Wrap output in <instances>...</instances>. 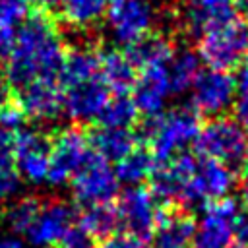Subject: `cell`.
Listing matches in <instances>:
<instances>
[{
  "label": "cell",
  "mask_w": 248,
  "mask_h": 248,
  "mask_svg": "<svg viewBox=\"0 0 248 248\" xmlns=\"http://www.w3.org/2000/svg\"><path fill=\"white\" fill-rule=\"evenodd\" d=\"M58 21L50 10L43 8H31L23 19L2 74L14 91L41 78L58 79L68 46Z\"/></svg>",
  "instance_id": "cell-1"
},
{
  "label": "cell",
  "mask_w": 248,
  "mask_h": 248,
  "mask_svg": "<svg viewBox=\"0 0 248 248\" xmlns=\"http://www.w3.org/2000/svg\"><path fill=\"white\" fill-rule=\"evenodd\" d=\"M136 126V140L145 143L155 161H167L194 141L202 118L194 107H178L169 112L143 116Z\"/></svg>",
  "instance_id": "cell-2"
},
{
  "label": "cell",
  "mask_w": 248,
  "mask_h": 248,
  "mask_svg": "<svg viewBox=\"0 0 248 248\" xmlns=\"http://www.w3.org/2000/svg\"><path fill=\"white\" fill-rule=\"evenodd\" d=\"M248 54V23L236 14L209 23L198 35V58L211 70L234 72Z\"/></svg>",
  "instance_id": "cell-3"
},
{
  "label": "cell",
  "mask_w": 248,
  "mask_h": 248,
  "mask_svg": "<svg viewBox=\"0 0 248 248\" xmlns=\"http://www.w3.org/2000/svg\"><path fill=\"white\" fill-rule=\"evenodd\" d=\"M192 143L196 157L221 161L234 172H240L248 153V134L244 126L227 114L211 116V120L202 124Z\"/></svg>",
  "instance_id": "cell-4"
},
{
  "label": "cell",
  "mask_w": 248,
  "mask_h": 248,
  "mask_svg": "<svg viewBox=\"0 0 248 248\" xmlns=\"http://www.w3.org/2000/svg\"><path fill=\"white\" fill-rule=\"evenodd\" d=\"M70 180L74 200L79 207L112 202V198L118 196V180L114 169L93 149L85 155V159L81 161V165Z\"/></svg>",
  "instance_id": "cell-5"
},
{
  "label": "cell",
  "mask_w": 248,
  "mask_h": 248,
  "mask_svg": "<svg viewBox=\"0 0 248 248\" xmlns=\"http://www.w3.org/2000/svg\"><path fill=\"white\" fill-rule=\"evenodd\" d=\"M89 151L91 147L87 140V130L83 126L76 124L54 132L50 143L46 182H50L52 186L68 182Z\"/></svg>",
  "instance_id": "cell-6"
},
{
  "label": "cell",
  "mask_w": 248,
  "mask_h": 248,
  "mask_svg": "<svg viewBox=\"0 0 248 248\" xmlns=\"http://www.w3.org/2000/svg\"><path fill=\"white\" fill-rule=\"evenodd\" d=\"M205 215L194 231L192 248H229L232 244V223L238 217V203L231 196L203 203Z\"/></svg>",
  "instance_id": "cell-7"
},
{
  "label": "cell",
  "mask_w": 248,
  "mask_h": 248,
  "mask_svg": "<svg viewBox=\"0 0 248 248\" xmlns=\"http://www.w3.org/2000/svg\"><path fill=\"white\" fill-rule=\"evenodd\" d=\"M234 174L236 172L229 165L215 159L200 157L196 172L182 194L180 207L188 209L190 205H200L229 196L231 188L234 186Z\"/></svg>",
  "instance_id": "cell-8"
},
{
  "label": "cell",
  "mask_w": 248,
  "mask_h": 248,
  "mask_svg": "<svg viewBox=\"0 0 248 248\" xmlns=\"http://www.w3.org/2000/svg\"><path fill=\"white\" fill-rule=\"evenodd\" d=\"M236 93V79L231 72L200 70L192 83V107L200 116H219L232 107Z\"/></svg>",
  "instance_id": "cell-9"
},
{
  "label": "cell",
  "mask_w": 248,
  "mask_h": 248,
  "mask_svg": "<svg viewBox=\"0 0 248 248\" xmlns=\"http://www.w3.org/2000/svg\"><path fill=\"white\" fill-rule=\"evenodd\" d=\"M155 10L151 0H110L107 21L116 41L130 45L153 31Z\"/></svg>",
  "instance_id": "cell-10"
},
{
  "label": "cell",
  "mask_w": 248,
  "mask_h": 248,
  "mask_svg": "<svg viewBox=\"0 0 248 248\" xmlns=\"http://www.w3.org/2000/svg\"><path fill=\"white\" fill-rule=\"evenodd\" d=\"M52 134L43 130H19L14 141V165L25 180L39 184L46 180Z\"/></svg>",
  "instance_id": "cell-11"
},
{
  "label": "cell",
  "mask_w": 248,
  "mask_h": 248,
  "mask_svg": "<svg viewBox=\"0 0 248 248\" xmlns=\"http://www.w3.org/2000/svg\"><path fill=\"white\" fill-rule=\"evenodd\" d=\"M116 211L120 217V225L138 238H149L157 221L159 205L149 194L147 188L128 186L118 194Z\"/></svg>",
  "instance_id": "cell-12"
},
{
  "label": "cell",
  "mask_w": 248,
  "mask_h": 248,
  "mask_svg": "<svg viewBox=\"0 0 248 248\" xmlns=\"http://www.w3.org/2000/svg\"><path fill=\"white\" fill-rule=\"evenodd\" d=\"M25 118L54 120L64 112V91L58 79L41 78L14 91Z\"/></svg>",
  "instance_id": "cell-13"
},
{
  "label": "cell",
  "mask_w": 248,
  "mask_h": 248,
  "mask_svg": "<svg viewBox=\"0 0 248 248\" xmlns=\"http://www.w3.org/2000/svg\"><path fill=\"white\" fill-rule=\"evenodd\" d=\"M196 231V217L180 205L159 207L151 232V248H190Z\"/></svg>",
  "instance_id": "cell-14"
},
{
  "label": "cell",
  "mask_w": 248,
  "mask_h": 248,
  "mask_svg": "<svg viewBox=\"0 0 248 248\" xmlns=\"http://www.w3.org/2000/svg\"><path fill=\"white\" fill-rule=\"evenodd\" d=\"M74 219H76V211L70 203L62 200L43 202L35 221L25 231V236L37 248L56 246V242L66 232V229L74 225Z\"/></svg>",
  "instance_id": "cell-15"
},
{
  "label": "cell",
  "mask_w": 248,
  "mask_h": 248,
  "mask_svg": "<svg viewBox=\"0 0 248 248\" xmlns=\"http://www.w3.org/2000/svg\"><path fill=\"white\" fill-rule=\"evenodd\" d=\"M62 91H64V110L78 124L97 120L103 107L110 99V91L101 76L95 79L66 87Z\"/></svg>",
  "instance_id": "cell-16"
},
{
  "label": "cell",
  "mask_w": 248,
  "mask_h": 248,
  "mask_svg": "<svg viewBox=\"0 0 248 248\" xmlns=\"http://www.w3.org/2000/svg\"><path fill=\"white\" fill-rule=\"evenodd\" d=\"M132 93H134L132 101L138 107L140 114H143V116L159 114L165 105L167 95L170 93L167 66L141 68L138 72V79H136Z\"/></svg>",
  "instance_id": "cell-17"
},
{
  "label": "cell",
  "mask_w": 248,
  "mask_h": 248,
  "mask_svg": "<svg viewBox=\"0 0 248 248\" xmlns=\"http://www.w3.org/2000/svg\"><path fill=\"white\" fill-rule=\"evenodd\" d=\"M101 76V46L91 43L68 45L64 64L58 76L62 89L95 79Z\"/></svg>",
  "instance_id": "cell-18"
},
{
  "label": "cell",
  "mask_w": 248,
  "mask_h": 248,
  "mask_svg": "<svg viewBox=\"0 0 248 248\" xmlns=\"http://www.w3.org/2000/svg\"><path fill=\"white\" fill-rule=\"evenodd\" d=\"M124 52L140 72L141 68H149V66H169L176 48H174V41L167 33L149 31L138 41L126 45Z\"/></svg>",
  "instance_id": "cell-19"
},
{
  "label": "cell",
  "mask_w": 248,
  "mask_h": 248,
  "mask_svg": "<svg viewBox=\"0 0 248 248\" xmlns=\"http://www.w3.org/2000/svg\"><path fill=\"white\" fill-rule=\"evenodd\" d=\"M101 78L114 95H128L138 79V70L124 50L101 46Z\"/></svg>",
  "instance_id": "cell-20"
},
{
  "label": "cell",
  "mask_w": 248,
  "mask_h": 248,
  "mask_svg": "<svg viewBox=\"0 0 248 248\" xmlns=\"http://www.w3.org/2000/svg\"><path fill=\"white\" fill-rule=\"evenodd\" d=\"M89 147L101 155L105 161H120L124 155H128L136 145V134L126 128H105L97 126L87 130Z\"/></svg>",
  "instance_id": "cell-21"
},
{
  "label": "cell",
  "mask_w": 248,
  "mask_h": 248,
  "mask_svg": "<svg viewBox=\"0 0 248 248\" xmlns=\"http://www.w3.org/2000/svg\"><path fill=\"white\" fill-rule=\"evenodd\" d=\"M78 225L85 232H89L99 244L118 234V229L122 227L116 205L112 202L83 205L81 211L78 213Z\"/></svg>",
  "instance_id": "cell-22"
},
{
  "label": "cell",
  "mask_w": 248,
  "mask_h": 248,
  "mask_svg": "<svg viewBox=\"0 0 248 248\" xmlns=\"http://www.w3.org/2000/svg\"><path fill=\"white\" fill-rule=\"evenodd\" d=\"M110 0H60L58 19L74 29H87L107 16Z\"/></svg>",
  "instance_id": "cell-23"
},
{
  "label": "cell",
  "mask_w": 248,
  "mask_h": 248,
  "mask_svg": "<svg viewBox=\"0 0 248 248\" xmlns=\"http://www.w3.org/2000/svg\"><path fill=\"white\" fill-rule=\"evenodd\" d=\"M190 8L186 12V17H182V25L192 35H200L209 23H213L219 17L234 14L232 2L234 0H188Z\"/></svg>",
  "instance_id": "cell-24"
},
{
  "label": "cell",
  "mask_w": 248,
  "mask_h": 248,
  "mask_svg": "<svg viewBox=\"0 0 248 248\" xmlns=\"http://www.w3.org/2000/svg\"><path fill=\"white\" fill-rule=\"evenodd\" d=\"M153 165H155L153 153L145 145H136L128 155H124L120 161H116L114 174H116L118 182L136 186V184L147 180Z\"/></svg>",
  "instance_id": "cell-25"
},
{
  "label": "cell",
  "mask_w": 248,
  "mask_h": 248,
  "mask_svg": "<svg viewBox=\"0 0 248 248\" xmlns=\"http://www.w3.org/2000/svg\"><path fill=\"white\" fill-rule=\"evenodd\" d=\"M138 120H140V110L134 105L132 97L128 95H114V99H108L101 114L97 116L99 126H105V128L132 130L136 128Z\"/></svg>",
  "instance_id": "cell-26"
},
{
  "label": "cell",
  "mask_w": 248,
  "mask_h": 248,
  "mask_svg": "<svg viewBox=\"0 0 248 248\" xmlns=\"http://www.w3.org/2000/svg\"><path fill=\"white\" fill-rule=\"evenodd\" d=\"M167 70H169L170 93H182L192 87L196 76L200 74V58L192 50L184 48L180 52H174Z\"/></svg>",
  "instance_id": "cell-27"
},
{
  "label": "cell",
  "mask_w": 248,
  "mask_h": 248,
  "mask_svg": "<svg viewBox=\"0 0 248 248\" xmlns=\"http://www.w3.org/2000/svg\"><path fill=\"white\" fill-rule=\"evenodd\" d=\"M41 203H43V200L37 198V196H25V198H19L17 202L10 203L2 213L6 225L14 232L25 234L29 225L35 221V217H37V213L41 209Z\"/></svg>",
  "instance_id": "cell-28"
},
{
  "label": "cell",
  "mask_w": 248,
  "mask_h": 248,
  "mask_svg": "<svg viewBox=\"0 0 248 248\" xmlns=\"http://www.w3.org/2000/svg\"><path fill=\"white\" fill-rule=\"evenodd\" d=\"M31 8V0H0V27L17 25L29 16Z\"/></svg>",
  "instance_id": "cell-29"
},
{
  "label": "cell",
  "mask_w": 248,
  "mask_h": 248,
  "mask_svg": "<svg viewBox=\"0 0 248 248\" xmlns=\"http://www.w3.org/2000/svg\"><path fill=\"white\" fill-rule=\"evenodd\" d=\"M232 110H234V120L244 128H248V72L244 68L240 70V76L236 79Z\"/></svg>",
  "instance_id": "cell-30"
},
{
  "label": "cell",
  "mask_w": 248,
  "mask_h": 248,
  "mask_svg": "<svg viewBox=\"0 0 248 248\" xmlns=\"http://www.w3.org/2000/svg\"><path fill=\"white\" fill-rule=\"evenodd\" d=\"M56 246L58 248H101V244L89 232H85L79 225H70L66 232L60 236V240L56 242Z\"/></svg>",
  "instance_id": "cell-31"
},
{
  "label": "cell",
  "mask_w": 248,
  "mask_h": 248,
  "mask_svg": "<svg viewBox=\"0 0 248 248\" xmlns=\"http://www.w3.org/2000/svg\"><path fill=\"white\" fill-rule=\"evenodd\" d=\"M19 172L16 165H0V203L10 200L19 190Z\"/></svg>",
  "instance_id": "cell-32"
},
{
  "label": "cell",
  "mask_w": 248,
  "mask_h": 248,
  "mask_svg": "<svg viewBox=\"0 0 248 248\" xmlns=\"http://www.w3.org/2000/svg\"><path fill=\"white\" fill-rule=\"evenodd\" d=\"M25 122V114L19 108L17 101H12L0 110V128H6L10 132H17Z\"/></svg>",
  "instance_id": "cell-33"
},
{
  "label": "cell",
  "mask_w": 248,
  "mask_h": 248,
  "mask_svg": "<svg viewBox=\"0 0 248 248\" xmlns=\"http://www.w3.org/2000/svg\"><path fill=\"white\" fill-rule=\"evenodd\" d=\"M101 248H147V246H145L143 238H138V236L126 232V234H114L112 238L105 240L101 244Z\"/></svg>",
  "instance_id": "cell-34"
},
{
  "label": "cell",
  "mask_w": 248,
  "mask_h": 248,
  "mask_svg": "<svg viewBox=\"0 0 248 248\" xmlns=\"http://www.w3.org/2000/svg\"><path fill=\"white\" fill-rule=\"evenodd\" d=\"M14 141H16V132L0 128V165L14 163Z\"/></svg>",
  "instance_id": "cell-35"
},
{
  "label": "cell",
  "mask_w": 248,
  "mask_h": 248,
  "mask_svg": "<svg viewBox=\"0 0 248 248\" xmlns=\"http://www.w3.org/2000/svg\"><path fill=\"white\" fill-rule=\"evenodd\" d=\"M16 43V31L14 27H0V64L6 62Z\"/></svg>",
  "instance_id": "cell-36"
},
{
  "label": "cell",
  "mask_w": 248,
  "mask_h": 248,
  "mask_svg": "<svg viewBox=\"0 0 248 248\" xmlns=\"http://www.w3.org/2000/svg\"><path fill=\"white\" fill-rule=\"evenodd\" d=\"M232 238L234 242L248 246V213H238L232 223Z\"/></svg>",
  "instance_id": "cell-37"
},
{
  "label": "cell",
  "mask_w": 248,
  "mask_h": 248,
  "mask_svg": "<svg viewBox=\"0 0 248 248\" xmlns=\"http://www.w3.org/2000/svg\"><path fill=\"white\" fill-rule=\"evenodd\" d=\"M12 101H16V93H14L12 85L6 81V78L0 74V110H2L6 105H10Z\"/></svg>",
  "instance_id": "cell-38"
},
{
  "label": "cell",
  "mask_w": 248,
  "mask_h": 248,
  "mask_svg": "<svg viewBox=\"0 0 248 248\" xmlns=\"http://www.w3.org/2000/svg\"><path fill=\"white\" fill-rule=\"evenodd\" d=\"M240 203L248 213V174H242V184H240Z\"/></svg>",
  "instance_id": "cell-39"
},
{
  "label": "cell",
  "mask_w": 248,
  "mask_h": 248,
  "mask_svg": "<svg viewBox=\"0 0 248 248\" xmlns=\"http://www.w3.org/2000/svg\"><path fill=\"white\" fill-rule=\"evenodd\" d=\"M0 248H23V244L14 236H2L0 238Z\"/></svg>",
  "instance_id": "cell-40"
},
{
  "label": "cell",
  "mask_w": 248,
  "mask_h": 248,
  "mask_svg": "<svg viewBox=\"0 0 248 248\" xmlns=\"http://www.w3.org/2000/svg\"><path fill=\"white\" fill-rule=\"evenodd\" d=\"M31 4H33V8H43V10L52 12V8L60 4V0H31Z\"/></svg>",
  "instance_id": "cell-41"
},
{
  "label": "cell",
  "mask_w": 248,
  "mask_h": 248,
  "mask_svg": "<svg viewBox=\"0 0 248 248\" xmlns=\"http://www.w3.org/2000/svg\"><path fill=\"white\" fill-rule=\"evenodd\" d=\"M234 2H236V8H238L240 17L248 23V0H234Z\"/></svg>",
  "instance_id": "cell-42"
},
{
  "label": "cell",
  "mask_w": 248,
  "mask_h": 248,
  "mask_svg": "<svg viewBox=\"0 0 248 248\" xmlns=\"http://www.w3.org/2000/svg\"><path fill=\"white\" fill-rule=\"evenodd\" d=\"M240 174H248V153H246V159H244V165L240 169Z\"/></svg>",
  "instance_id": "cell-43"
},
{
  "label": "cell",
  "mask_w": 248,
  "mask_h": 248,
  "mask_svg": "<svg viewBox=\"0 0 248 248\" xmlns=\"http://www.w3.org/2000/svg\"><path fill=\"white\" fill-rule=\"evenodd\" d=\"M229 248H248V246H242V244H238V242H232Z\"/></svg>",
  "instance_id": "cell-44"
},
{
  "label": "cell",
  "mask_w": 248,
  "mask_h": 248,
  "mask_svg": "<svg viewBox=\"0 0 248 248\" xmlns=\"http://www.w3.org/2000/svg\"><path fill=\"white\" fill-rule=\"evenodd\" d=\"M242 68L248 72V54H246V58H244V62H242Z\"/></svg>",
  "instance_id": "cell-45"
}]
</instances>
